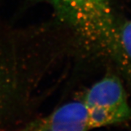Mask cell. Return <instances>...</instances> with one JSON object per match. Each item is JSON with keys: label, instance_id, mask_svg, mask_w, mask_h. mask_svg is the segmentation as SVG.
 Masks as SVG:
<instances>
[{"label": "cell", "instance_id": "277c9868", "mask_svg": "<svg viewBox=\"0 0 131 131\" xmlns=\"http://www.w3.org/2000/svg\"><path fill=\"white\" fill-rule=\"evenodd\" d=\"M86 108H101L131 115V108L120 80L113 75L99 80L90 88L82 100Z\"/></svg>", "mask_w": 131, "mask_h": 131}, {"label": "cell", "instance_id": "3957f363", "mask_svg": "<svg viewBox=\"0 0 131 131\" xmlns=\"http://www.w3.org/2000/svg\"><path fill=\"white\" fill-rule=\"evenodd\" d=\"M87 108L83 101H74L15 131H87Z\"/></svg>", "mask_w": 131, "mask_h": 131}, {"label": "cell", "instance_id": "5b68a950", "mask_svg": "<svg viewBox=\"0 0 131 131\" xmlns=\"http://www.w3.org/2000/svg\"><path fill=\"white\" fill-rule=\"evenodd\" d=\"M118 32L122 49L131 61V20H127L118 26Z\"/></svg>", "mask_w": 131, "mask_h": 131}, {"label": "cell", "instance_id": "7a4b0ae2", "mask_svg": "<svg viewBox=\"0 0 131 131\" xmlns=\"http://www.w3.org/2000/svg\"><path fill=\"white\" fill-rule=\"evenodd\" d=\"M51 6L55 20L75 36L88 37L103 32L114 23L108 0H44Z\"/></svg>", "mask_w": 131, "mask_h": 131}, {"label": "cell", "instance_id": "6da1fadb", "mask_svg": "<svg viewBox=\"0 0 131 131\" xmlns=\"http://www.w3.org/2000/svg\"><path fill=\"white\" fill-rule=\"evenodd\" d=\"M54 70L50 47L35 26L16 28L0 16V115L29 96Z\"/></svg>", "mask_w": 131, "mask_h": 131}]
</instances>
